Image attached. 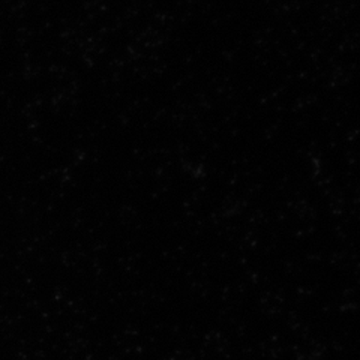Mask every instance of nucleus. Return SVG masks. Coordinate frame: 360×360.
<instances>
[]
</instances>
